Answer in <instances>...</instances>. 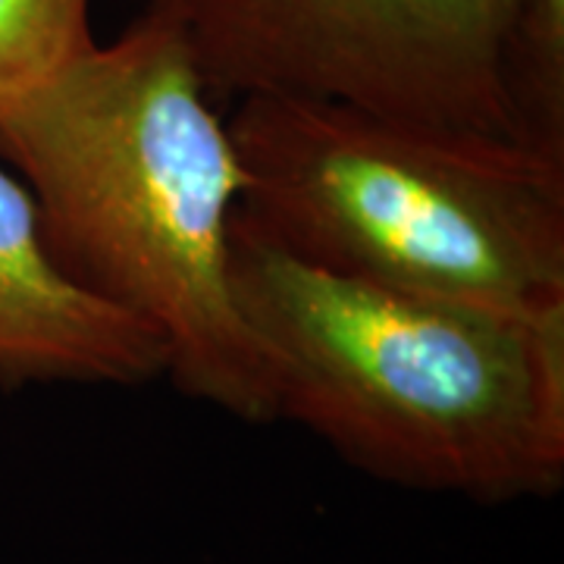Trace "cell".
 Masks as SVG:
<instances>
[{
    "mask_svg": "<svg viewBox=\"0 0 564 564\" xmlns=\"http://www.w3.org/2000/svg\"><path fill=\"white\" fill-rule=\"evenodd\" d=\"M518 135L564 158V0H527L508 54Z\"/></svg>",
    "mask_w": 564,
    "mask_h": 564,
    "instance_id": "52a82bcc",
    "label": "cell"
},
{
    "mask_svg": "<svg viewBox=\"0 0 564 564\" xmlns=\"http://www.w3.org/2000/svg\"><path fill=\"white\" fill-rule=\"evenodd\" d=\"M226 122L239 217L285 254L399 292L564 317V158L285 95L239 98Z\"/></svg>",
    "mask_w": 564,
    "mask_h": 564,
    "instance_id": "3957f363",
    "label": "cell"
},
{
    "mask_svg": "<svg viewBox=\"0 0 564 564\" xmlns=\"http://www.w3.org/2000/svg\"><path fill=\"white\" fill-rule=\"evenodd\" d=\"M527 0H141L207 91L285 95L518 135L508 54Z\"/></svg>",
    "mask_w": 564,
    "mask_h": 564,
    "instance_id": "277c9868",
    "label": "cell"
},
{
    "mask_svg": "<svg viewBox=\"0 0 564 564\" xmlns=\"http://www.w3.org/2000/svg\"><path fill=\"white\" fill-rule=\"evenodd\" d=\"M91 0H0V113L79 61L98 41Z\"/></svg>",
    "mask_w": 564,
    "mask_h": 564,
    "instance_id": "8992f818",
    "label": "cell"
},
{
    "mask_svg": "<svg viewBox=\"0 0 564 564\" xmlns=\"http://www.w3.org/2000/svg\"><path fill=\"white\" fill-rule=\"evenodd\" d=\"M273 417L386 484L502 505L564 486V317L530 321L299 261L232 220Z\"/></svg>",
    "mask_w": 564,
    "mask_h": 564,
    "instance_id": "7a4b0ae2",
    "label": "cell"
},
{
    "mask_svg": "<svg viewBox=\"0 0 564 564\" xmlns=\"http://www.w3.org/2000/svg\"><path fill=\"white\" fill-rule=\"evenodd\" d=\"M207 95L188 47L141 17L0 113V161L63 270L161 336L180 392L267 423L270 380L229 270L245 173Z\"/></svg>",
    "mask_w": 564,
    "mask_h": 564,
    "instance_id": "6da1fadb",
    "label": "cell"
},
{
    "mask_svg": "<svg viewBox=\"0 0 564 564\" xmlns=\"http://www.w3.org/2000/svg\"><path fill=\"white\" fill-rule=\"evenodd\" d=\"M163 373L161 336L63 270L32 192L0 161V386H141Z\"/></svg>",
    "mask_w": 564,
    "mask_h": 564,
    "instance_id": "5b68a950",
    "label": "cell"
}]
</instances>
